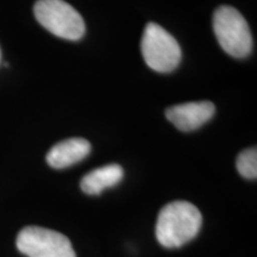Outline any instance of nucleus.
Returning a JSON list of instances; mask_svg holds the SVG:
<instances>
[{"instance_id": "1", "label": "nucleus", "mask_w": 257, "mask_h": 257, "mask_svg": "<svg viewBox=\"0 0 257 257\" xmlns=\"http://www.w3.org/2000/svg\"><path fill=\"white\" fill-rule=\"evenodd\" d=\"M202 216L188 201H173L160 211L156 221V238L165 248H180L197 236Z\"/></svg>"}, {"instance_id": "2", "label": "nucleus", "mask_w": 257, "mask_h": 257, "mask_svg": "<svg viewBox=\"0 0 257 257\" xmlns=\"http://www.w3.org/2000/svg\"><path fill=\"white\" fill-rule=\"evenodd\" d=\"M213 31L224 51L244 59L252 50L251 31L245 18L232 6L223 5L214 11Z\"/></svg>"}, {"instance_id": "3", "label": "nucleus", "mask_w": 257, "mask_h": 257, "mask_svg": "<svg viewBox=\"0 0 257 257\" xmlns=\"http://www.w3.org/2000/svg\"><path fill=\"white\" fill-rule=\"evenodd\" d=\"M34 14L42 27L63 40L79 41L86 32L81 15L64 0H37Z\"/></svg>"}, {"instance_id": "4", "label": "nucleus", "mask_w": 257, "mask_h": 257, "mask_svg": "<svg viewBox=\"0 0 257 257\" xmlns=\"http://www.w3.org/2000/svg\"><path fill=\"white\" fill-rule=\"evenodd\" d=\"M143 59L149 68L170 73L181 62V48L168 31L156 23H148L141 42Z\"/></svg>"}, {"instance_id": "5", "label": "nucleus", "mask_w": 257, "mask_h": 257, "mask_svg": "<svg viewBox=\"0 0 257 257\" xmlns=\"http://www.w3.org/2000/svg\"><path fill=\"white\" fill-rule=\"evenodd\" d=\"M16 244L28 257H76L68 237L46 227H24L18 233Z\"/></svg>"}, {"instance_id": "6", "label": "nucleus", "mask_w": 257, "mask_h": 257, "mask_svg": "<svg viewBox=\"0 0 257 257\" xmlns=\"http://www.w3.org/2000/svg\"><path fill=\"white\" fill-rule=\"evenodd\" d=\"M216 106L208 100L191 101L167 108L166 117L180 131L197 130L213 117Z\"/></svg>"}, {"instance_id": "7", "label": "nucleus", "mask_w": 257, "mask_h": 257, "mask_svg": "<svg viewBox=\"0 0 257 257\" xmlns=\"http://www.w3.org/2000/svg\"><path fill=\"white\" fill-rule=\"evenodd\" d=\"M91 143L85 138H68L51 148L47 154V162L51 168H68L85 160L91 153Z\"/></svg>"}, {"instance_id": "8", "label": "nucleus", "mask_w": 257, "mask_h": 257, "mask_svg": "<svg viewBox=\"0 0 257 257\" xmlns=\"http://www.w3.org/2000/svg\"><path fill=\"white\" fill-rule=\"evenodd\" d=\"M124 170L119 165H107L96 168L83 176L80 187L88 195H98L106 188L114 187L121 181Z\"/></svg>"}, {"instance_id": "9", "label": "nucleus", "mask_w": 257, "mask_h": 257, "mask_svg": "<svg viewBox=\"0 0 257 257\" xmlns=\"http://www.w3.org/2000/svg\"><path fill=\"white\" fill-rule=\"evenodd\" d=\"M237 170L243 178L255 180L257 178V150L256 148H249L244 150L237 157Z\"/></svg>"}, {"instance_id": "10", "label": "nucleus", "mask_w": 257, "mask_h": 257, "mask_svg": "<svg viewBox=\"0 0 257 257\" xmlns=\"http://www.w3.org/2000/svg\"><path fill=\"white\" fill-rule=\"evenodd\" d=\"M0 59H2V51H0Z\"/></svg>"}]
</instances>
